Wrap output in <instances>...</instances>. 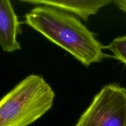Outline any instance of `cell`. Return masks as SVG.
<instances>
[{
    "instance_id": "obj_7",
    "label": "cell",
    "mask_w": 126,
    "mask_h": 126,
    "mask_svg": "<svg viewBox=\"0 0 126 126\" xmlns=\"http://www.w3.org/2000/svg\"><path fill=\"white\" fill-rule=\"evenodd\" d=\"M113 2L119 9L126 14V0H115Z\"/></svg>"
},
{
    "instance_id": "obj_6",
    "label": "cell",
    "mask_w": 126,
    "mask_h": 126,
    "mask_svg": "<svg viewBox=\"0 0 126 126\" xmlns=\"http://www.w3.org/2000/svg\"><path fill=\"white\" fill-rule=\"evenodd\" d=\"M105 48L113 53V58L126 65V34L114 39Z\"/></svg>"
},
{
    "instance_id": "obj_4",
    "label": "cell",
    "mask_w": 126,
    "mask_h": 126,
    "mask_svg": "<svg viewBox=\"0 0 126 126\" xmlns=\"http://www.w3.org/2000/svg\"><path fill=\"white\" fill-rule=\"evenodd\" d=\"M20 31V23L11 2L0 0V47L4 52H12L21 49L17 40Z\"/></svg>"
},
{
    "instance_id": "obj_5",
    "label": "cell",
    "mask_w": 126,
    "mask_h": 126,
    "mask_svg": "<svg viewBox=\"0 0 126 126\" xmlns=\"http://www.w3.org/2000/svg\"><path fill=\"white\" fill-rule=\"evenodd\" d=\"M20 1L38 6L54 7L67 13L70 12L77 15L85 21H87L92 15L96 14L102 7L113 2L111 0H22Z\"/></svg>"
},
{
    "instance_id": "obj_2",
    "label": "cell",
    "mask_w": 126,
    "mask_h": 126,
    "mask_svg": "<svg viewBox=\"0 0 126 126\" xmlns=\"http://www.w3.org/2000/svg\"><path fill=\"white\" fill-rule=\"evenodd\" d=\"M55 92L43 76L30 75L0 100V126H28L52 108Z\"/></svg>"
},
{
    "instance_id": "obj_1",
    "label": "cell",
    "mask_w": 126,
    "mask_h": 126,
    "mask_svg": "<svg viewBox=\"0 0 126 126\" xmlns=\"http://www.w3.org/2000/svg\"><path fill=\"white\" fill-rule=\"evenodd\" d=\"M25 23L73 56L86 67L108 55L105 46L76 17L47 6H38L25 15Z\"/></svg>"
},
{
    "instance_id": "obj_3",
    "label": "cell",
    "mask_w": 126,
    "mask_h": 126,
    "mask_svg": "<svg viewBox=\"0 0 126 126\" xmlns=\"http://www.w3.org/2000/svg\"><path fill=\"white\" fill-rule=\"evenodd\" d=\"M75 126H126V89L115 83L105 85Z\"/></svg>"
}]
</instances>
